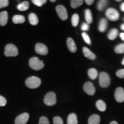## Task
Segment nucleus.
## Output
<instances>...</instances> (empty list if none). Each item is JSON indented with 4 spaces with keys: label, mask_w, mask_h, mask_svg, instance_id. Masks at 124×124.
Segmentation results:
<instances>
[{
    "label": "nucleus",
    "mask_w": 124,
    "mask_h": 124,
    "mask_svg": "<svg viewBox=\"0 0 124 124\" xmlns=\"http://www.w3.org/2000/svg\"><path fill=\"white\" fill-rule=\"evenodd\" d=\"M41 80L39 77H30L25 80V85L29 89H37L41 85Z\"/></svg>",
    "instance_id": "obj_1"
},
{
    "label": "nucleus",
    "mask_w": 124,
    "mask_h": 124,
    "mask_svg": "<svg viewBox=\"0 0 124 124\" xmlns=\"http://www.w3.org/2000/svg\"><path fill=\"white\" fill-rule=\"evenodd\" d=\"M29 67L34 70H40L44 67V64L43 60L40 61L38 57H33L31 58L29 61Z\"/></svg>",
    "instance_id": "obj_2"
},
{
    "label": "nucleus",
    "mask_w": 124,
    "mask_h": 124,
    "mask_svg": "<svg viewBox=\"0 0 124 124\" xmlns=\"http://www.w3.org/2000/svg\"><path fill=\"white\" fill-rule=\"evenodd\" d=\"M99 83L102 88H106L110 84V78L105 72H101L99 75Z\"/></svg>",
    "instance_id": "obj_3"
},
{
    "label": "nucleus",
    "mask_w": 124,
    "mask_h": 124,
    "mask_svg": "<svg viewBox=\"0 0 124 124\" xmlns=\"http://www.w3.org/2000/svg\"><path fill=\"white\" fill-rule=\"evenodd\" d=\"M18 55V48L15 45L8 44L5 46V55L7 57H15Z\"/></svg>",
    "instance_id": "obj_4"
},
{
    "label": "nucleus",
    "mask_w": 124,
    "mask_h": 124,
    "mask_svg": "<svg viewBox=\"0 0 124 124\" xmlns=\"http://www.w3.org/2000/svg\"><path fill=\"white\" fill-rule=\"evenodd\" d=\"M105 15H106L108 19L112 21H117L120 16L119 12L116 9L113 8H108L107 9Z\"/></svg>",
    "instance_id": "obj_5"
},
{
    "label": "nucleus",
    "mask_w": 124,
    "mask_h": 124,
    "mask_svg": "<svg viewBox=\"0 0 124 124\" xmlns=\"http://www.w3.org/2000/svg\"><path fill=\"white\" fill-rule=\"evenodd\" d=\"M44 102L45 104L49 106L55 105L56 103V96L55 93L52 91L48 93L45 96Z\"/></svg>",
    "instance_id": "obj_6"
},
{
    "label": "nucleus",
    "mask_w": 124,
    "mask_h": 124,
    "mask_svg": "<svg viewBox=\"0 0 124 124\" xmlns=\"http://www.w3.org/2000/svg\"><path fill=\"white\" fill-rule=\"evenodd\" d=\"M56 10L59 17V18L63 21L66 20L68 18V13L67 9L64 6L62 5H59L56 7Z\"/></svg>",
    "instance_id": "obj_7"
},
{
    "label": "nucleus",
    "mask_w": 124,
    "mask_h": 124,
    "mask_svg": "<svg viewBox=\"0 0 124 124\" xmlns=\"http://www.w3.org/2000/svg\"><path fill=\"white\" fill-rule=\"evenodd\" d=\"M35 51L41 55H46L48 53L47 46L42 43H37L35 46Z\"/></svg>",
    "instance_id": "obj_8"
},
{
    "label": "nucleus",
    "mask_w": 124,
    "mask_h": 124,
    "mask_svg": "<svg viewBox=\"0 0 124 124\" xmlns=\"http://www.w3.org/2000/svg\"><path fill=\"white\" fill-rule=\"evenodd\" d=\"M83 90L89 95H94L95 93V88L90 82H87L83 86Z\"/></svg>",
    "instance_id": "obj_9"
},
{
    "label": "nucleus",
    "mask_w": 124,
    "mask_h": 124,
    "mask_svg": "<svg viewBox=\"0 0 124 124\" xmlns=\"http://www.w3.org/2000/svg\"><path fill=\"white\" fill-rule=\"evenodd\" d=\"M29 118V114L24 113L18 116L15 119V124H27Z\"/></svg>",
    "instance_id": "obj_10"
},
{
    "label": "nucleus",
    "mask_w": 124,
    "mask_h": 124,
    "mask_svg": "<svg viewBox=\"0 0 124 124\" xmlns=\"http://www.w3.org/2000/svg\"><path fill=\"white\" fill-rule=\"evenodd\" d=\"M116 100L119 103H122L124 101V89L122 87H118L114 93Z\"/></svg>",
    "instance_id": "obj_11"
},
{
    "label": "nucleus",
    "mask_w": 124,
    "mask_h": 124,
    "mask_svg": "<svg viewBox=\"0 0 124 124\" xmlns=\"http://www.w3.org/2000/svg\"><path fill=\"white\" fill-rule=\"evenodd\" d=\"M67 47L69 48V51L72 53H75L77 51V46H76L75 41L72 39L70 38H68L67 40Z\"/></svg>",
    "instance_id": "obj_12"
},
{
    "label": "nucleus",
    "mask_w": 124,
    "mask_h": 124,
    "mask_svg": "<svg viewBox=\"0 0 124 124\" xmlns=\"http://www.w3.org/2000/svg\"><path fill=\"white\" fill-rule=\"evenodd\" d=\"M8 20V13L7 11H3L0 13V25L5 26Z\"/></svg>",
    "instance_id": "obj_13"
},
{
    "label": "nucleus",
    "mask_w": 124,
    "mask_h": 124,
    "mask_svg": "<svg viewBox=\"0 0 124 124\" xmlns=\"http://www.w3.org/2000/svg\"><path fill=\"white\" fill-rule=\"evenodd\" d=\"M83 53L86 58L90 60H94L96 58V55L95 54L86 47L83 48Z\"/></svg>",
    "instance_id": "obj_14"
},
{
    "label": "nucleus",
    "mask_w": 124,
    "mask_h": 124,
    "mask_svg": "<svg viewBox=\"0 0 124 124\" xmlns=\"http://www.w3.org/2000/svg\"><path fill=\"white\" fill-rule=\"evenodd\" d=\"M108 21L104 18H102V19L100 20L98 25V30L100 31V32H104L105 31H106L107 28H108Z\"/></svg>",
    "instance_id": "obj_15"
},
{
    "label": "nucleus",
    "mask_w": 124,
    "mask_h": 124,
    "mask_svg": "<svg viewBox=\"0 0 124 124\" xmlns=\"http://www.w3.org/2000/svg\"><path fill=\"white\" fill-rule=\"evenodd\" d=\"M101 121L100 116L98 114H93L89 117L88 124H99Z\"/></svg>",
    "instance_id": "obj_16"
},
{
    "label": "nucleus",
    "mask_w": 124,
    "mask_h": 124,
    "mask_svg": "<svg viewBox=\"0 0 124 124\" xmlns=\"http://www.w3.org/2000/svg\"><path fill=\"white\" fill-rule=\"evenodd\" d=\"M28 18L29 23L32 25H36L38 24L39 19L38 16L35 13H31L29 14Z\"/></svg>",
    "instance_id": "obj_17"
},
{
    "label": "nucleus",
    "mask_w": 124,
    "mask_h": 124,
    "mask_svg": "<svg viewBox=\"0 0 124 124\" xmlns=\"http://www.w3.org/2000/svg\"><path fill=\"white\" fill-rule=\"evenodd\" d=\"M13 22L16 24H23L25 21V18L23 15H15L13 17Z\"/></svg>",
    "instance_id": "obj_18"
},
{
    "label": "nucleus",
    "mask_w": 124,
    "mask_h": 124,
    "mask_svg": "<svg viewBox=\"0 0 124 124\" xmlns=\"http://www.w3.org/2000/svg\"><path fill=\"white\" fill-rule=\"evenodd\" d=\"M77 116L75 113H71L68 116L67 118V124H78Z\"/></svg>",
    "instance_id": "obj_19"
},
{
    "label": "nucleus",
    "mask_w": 124,
    "mask_h": 124,
    "mask_svg": "<svg viewBox=\"0 0 124 124\" xmlns=\"http://www.w3.org/2000/svg\"><path fill=\"white\" fill-rule=\"evenodd\" d=\"M17 9L20 11H25L27 10L29 8V3L28 1H23L17 5Z\"/></svg>",
    "instance_id": "obj_20"
},
{
    "label": "nucleus",
    "mask_w": 124,
    "mask_h": 124,
    "mask_svg": "<svg viewBox=\"0 0 124 124\" xmlns=\"http://www.w3.org/2000/svg\"><path fill=\"white\" fill-rule=\"evenodd\" d=\"M85 20H86L87 24H90L93 23V16L91 10L90 9H86L85 12Z\"/></svg>",
    "instance_id": "obj_21"
},
{
    "label": "nucleus",
    "mask_w": 124,
    "mask_h": 124,
    "mask_svg": "<svg viewBox=\"0 0 124 124\" xmlns=\"http://www.w3.org/2000/svg\"><path fill=\"white\" fill-rule=\"evenodd\" d=\"M118 35V29L113 28L111 29L108 33V38L109 40H113L116 39Z\"/></svg>",
    "instance_id": "obj_22"
},
{
    "label": "nucleus",
    "mask_w": 124,
    "mask_h": 124,
    "mask_svg": "<svg viewBox=\"0 0 124 124\" xmlns=\"http://www.w3.org/2000/svg\"><path fill=\"white\" fill-rule=\"evenodd\" d=\"M96 107L98 110L101 111H105L106 109V105L104 101L102 100H98L96 102Z\"/></svg>",
    "instance_id": "obj_23"
},
{
    "label": "nucleus",
    "mask_w": 124,
    "mask_h": 124,
    "mask_svg": "<svg viewBox=\"0 0 124 124\" xmlns=\"http://www.w3.org/2000/svg\"><path fill=\"white\" fill-rule=\"evenodd\" d=\"M88 75L91 79L94 80L97 78L98 77V71L95 69L91 68L88 71Z\"/></svg>",
    "instance_id": "obj_24"
},
{
    "label": "nucleus",
    "mask_w": 124,
    "mask_h": 124,
    "mask_svg": "<svg viewBox=\"0 0 124 124\" xmlns=\"http://www.w3.org/2000/svg\"><path fill=\"white\" fill-rule=\"evenodd\" d=\"M108 4V1H105V0H101V1H99L97 4V9L98 10L100 11H102L105 8L107 5Z\"/></svg>",
    "instance_id": "obj_25"
},
{
    "label": "nucleus",
    "mask_w": 124,
    "mask_h": 124,
    "mask_svg": "<svg viewBox=\"0 0 124 124\" xmlns=\"http://www.w3.org/2000/svg\"><path fill=\"white\" fill-rule=\"evenodd\" d=\"M83 3L82 0H72L71 1V7L72 8L75 9L81 6Z\"/></svg>",
    "instance_id": "obj_26"
},
{
    "label": "nucleus",
    "mask_w": 124,
    "mask_h": 124,
    "mask_svg": "<svg viewBox=\"0 0 124 124\" xmlns=\"http://www.w3.org/2000/svg\"><path fill=\"white\" fill-rule=\"evenodd\" d=\"M79 21V16L78 14H74L72 15V18H71V23H72V26L76 27L78 25Z\"/></svg>",
    "instance_id": "obj_27"
},
{
    "label": "nucleus",
    "mask_w": 124,
    "mask_h": 124,
    "mask_svg": "<svg viewBox=\"0 0 124 124\" xmlns=\"http://www.w3.org/2000/svg\"><path fill=\"white\" fill-rule=\"evenodd\" d=\"M114 51L117 54H124V43L117 45L114 48Z\"/></svg>",
    "instance_id": "obj_28"
},
{
    "label": "nucleus",
    "mask_w": 124,
    "mask_h": 124,
    "mask_svg": "<svg viewBox=\"0 0 124 124\" xmlns=\"http://www.w3.org/2000/svg\"><path fill=\"white\" fill-rule=\"evenodd\" d=\"M82 36L85 42H86L87 44L91 45V39L90 38L89 35H88L87 33H86V32H83L82 34Z\"/></svg>",
    "instance_id": "obj_29"
},
{
    "label": "nucleus",
    "mask_w": 124,
    "mask_h": 124,
    "mask_svg": "<svg viewBox=\"0 0 124 124\" xmlns=\"http://www.w3.org/2000/svg\"><path fill=\"white\" fill-rule=\"evenodd\" d=\"M32 2L35 5L38 6V7H41L43 5L46 4V0H32Z\"/></svg>",
    "instance_id": "obj_30"
},
{
    "label": "nucleus",
    "mask_w": 124,
    "mask_h": 124,
    "mask_svg": "<svg viewBox=\"0 0 124 124\" xmlns=\"http://www.w3.org/2000/svg\"><path fill=\"white\" fill-rule=\"evenodd\" d=\"M39 124H49L48 119L47 118V117H41L39 119Z\"/></svg>",
    "instance_id": "obj_31"
},
{
    "label": "nucleus",
    "mask_w": 124,
    "mask_h": 124,
    "mask_svg": "<svg viewBox=\"0 0 124 124\" xmlns=\"http://www.w3.org/2000/svg\"><path fill=\"white\" fill-rule=\"evenodd\" d=\"M53 122L54 124H63V121L61 117L56 116L54 118Z\"/></svg>",
    "instance_id": "obj_32"
},
{
    "label": "nucleus",
    "mask_w": 124,
    "mask_h": 124,
    "mask_svg": "<svg viewBox=\"0 0 124 124\" xmlns=\"http://www.w3.org/2000/svg\"><path fill=\"white\" fill-rule=\"evenodd\" d=\"M9 4V1L8 0H0V9L7 7Z\"/></svg>",
    "instance_id": "obj_33"
},
{
    "label": "nucleus",
    "mask_w": 124,
    "mask_h": 124,
    "mask_svg": "<svg viewBox=\"0 0 124 124\" xmlns=\"http://www.w3.org/2000/svg\"><path fill=\"white\" fill-rule=\"evenodd\" d=\"M7 101L3 96L0 95V107L5 106L7 105Z\"/></svg>",
    "instance_id": "obj_34"
},
{
    "label": "nucleus",
    "mask_w": 124,
    "mask_h": 124,
    "mask_svg": "<svg viewBox=\"0 0 124 124\" xmlns=\"http://www.w3.org/2000/svg\"><path fill=\"white\" fill-rule=\"evenodd\" d=\"M116 75L120 78H124V69H121L117 71L116 72Z\"/></svg>",
    "instance_id": "obj_35"
},
{
    "label": "nucleus",
    "mask_w": 124,
    "mask_h": 124,
    "mask_svg": "<svg viewBox=\"0 0 124 124\" xmlns=\"http://www.w3.org/2000/svg\"><path fill=\"white\" fill-rule=\"evenodd\" d=\"M81 29L83 31H88L89 29V25L86 23H83L81 26Z\"/></svg>",
    "instance_id": "obj_36"
},
{
    "label": "nucleus",
    "mask_w": 124,
    "mask_h": 124,
    "mask_svg": "<svg viewBox=\"0 0 124 124\" xmlns=\"http://www.w3.org/2000/svg\"><path fill=\"white\" fill-rule=\"evenodd\" d=\"M94 0H86V1H85V2H86V4L88 5H92L93 3H94Z\"/></svg>",
    "instance_id": "obj_37"
},
{
    "label": "nucleus",
    "mask_w": 124,
    "mask_h": 124,
    "mask_svg": "<svg viewBox=\"0 0 124 124\" xmlns=\"http://www.w3.org/2000/svg\"><path fill=\"white\" fill-rule=\"evenodd\" d=\"M120 9L122 12H124V2H123L121 5Z\"/></svg>",
    "instance_id": "obj_38"
},
{
    "label": "nucleus",
    "mask_w": 124,
    "mask_h": 124,
    "mask_svg": "<svg viewBox=\"0 0 124 124\" xmlns=\"http://www.w3.org/2000/svg\"><path fill=\"white\" fill-rule=\"evenodd\" d=\"M120 38L122 39V40L124 41V33H121L120 34Z\"/></svg>",
    "instance_id": "obj_39"
},
{
    "label": "nucleus",
    "mask_w": 124,
    "mask_h": 124,
    "mask_svg": "<svg viewBox=\"0 0 124 124\" xmlns=\"http://www.w3.org/2000/svg\"><path fill=\"white\" fill-rule=\"evenodd\" d=\"M120 28H121V30H122V31H124V24H122L121 25Z\"/></svg>",
    "instance_id": "obj_40"
},
{
    "label": "nucleus",
    "mask_w": 124,
    "mask_h": 124,
    "mask_svg": "<svg viewBox=\"0 0 124 124\" xmlns=\"http://www.w3.org/2000/svg\"><path fill=\"white\" fill-rule=\"evenodd\" d=\"M110 124H118L117 122H116V121H112L110 122Z\"/></svg>",
    "instance_id": "obj_41"
},
{
    "label": "nucleus",
    "mask_w": 124,
    "mask_h": 124,
    "mask_svg": "<svg viewBox=\"0 0 124 124\" xmlns=\"http://www.w3.org/2000/svg\"><path fill=\"white\" fill-rule=\"evenodd\" d=\"M121 64L123 65V66H124V58L123 59V60H122V62H121Z\"/></svg>",
    "instance_id": "obj_42"
},
{
    "label": "nucleus",
    "mask_w": 124,
    "mask_h": 124,
    "mask_svg": "<svg viewBox=\"0 0 124 124\" xmlns=\"http://www.w3.org/2000/svg\"><path fill=\"white\" fill-rule=\"evenodd\" d=\"M51 2H55V0H51Z\"/></svg>",
    "instance_id": "obj_43"
},
{
    "label": "nucleus",
    "mask_w": 124,
    "mask_h": 124,
    "mask_svg": "<svg viewBox=\"0 0 124 124\" xmlns=\"http://www.w3.org/2000/svg\"></svg>",
    "instance_id": "obj_44"
}]
</instances>
